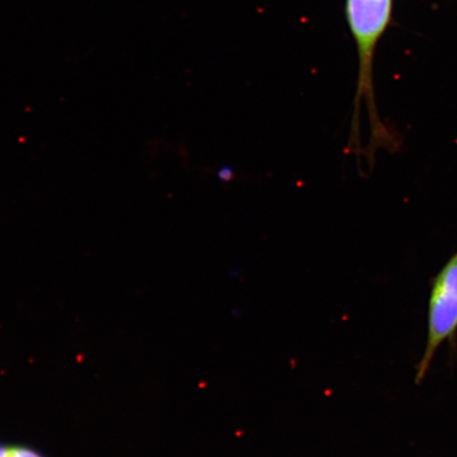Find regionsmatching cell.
Masks as SVG:
<instances>
[{
	"instance_id": "cell-1",
	"label": "cell",
	"mask_w": 457,
	"mask_h": 457,
	"mask_svg": "<svg viewBox=\"0 0 457 457\" xmlns=\"http://www.w3.org/2000/svg\"><path fill=\"white\" fill-rule=\"evenodd\" d=\"M394 0H346L348 25L355 38L359 59L355 118L352 125L351 142L359 150L360 103L364 100L370 122V162L378 148L395 151L398 137L393 134L377 112L374 94V59L377 45L391 24Z\"/></svg>"
},
{
	"instance_id": "cell-2",
	"label": "cell",
	"mask_w": 457,
	"mask_h": 457,
	"mask_svg": "<svg viewBox=\"0 0 457 457\" xmlns=\"http://www.w3.org/2000/svg\"><path fill=\"white\" fill-rule=\"evenodd\" d=\"M425 352L417 364L415 382L425 380L439 347L457 335V251L432 279L428 304Z\"/></svg>"
},
{
	"instance_id": "cell-3",
	"label": "cell",
	"mask_w": 457,
	"mask_h": 457,
	"mask_svg": "<svg viewBox=\"0 0 457 457\" xmlns=\"http://www.w3.org/2000/svg\"><path fill=\"white\" fill-rule=\"evenodd\" d=\"M10 457H44L36 450L28 447L10 448Z\"/></svg>"
},
{
	"instance_id": "cell-4",
	"label": "cell",
	"mask_w": 457,
	"mask_h": 457,
	"mask_svg": "<svg viewBox=\"0 0 457 457\" xmlns=\"http://www.w3.org/2000/svg\"><path fill=\"white\" fill-rule=\"evenodd\" d=\"M217 176H219V179L221 181H224V182L231 181L234 177V171L231 168H228V167L221 168L219 170V173H217Z\"/></svg>"
},
{
	"instance_id": "cell-5",
	"label": "cell",
	"mask_w": 457,
	"mask_h": 457,
	"mask_svg": "<svg viewBox=\"0 0 457 457\" xmlns=\"http://www.w3.org/2000/svg\"><path fill=\"white\" fill-rule=\"evenodd\" d=\"M0 457H10V448L4 447L0 445Z\"/></svg>"
}]
</instances>
